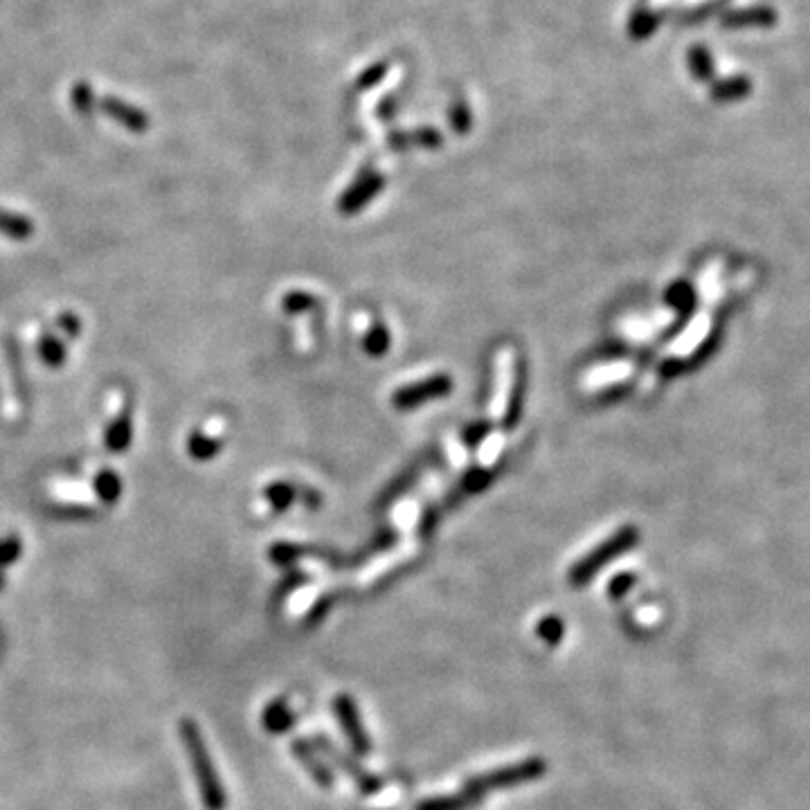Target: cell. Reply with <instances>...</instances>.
<instances>
[{"label":"cell","instance_id":"1","mask_svg":"<svg viewBox=\"0 0 810 810\" xmlns=\"http://www.w3.org/2000/svg\"><path fill=\"white\" fill-rule=\"evenodd\" d=\"M543 770H545V763L534 759V761H527V763L511 765V768H507V770L482 774V777L468 781L466 788L459 792V795H455V797H435V799L421 801V804L417 806V810H466V808H471L473 804H477V801H480L491 788L516 786V783H520V781H529V779L540 777Z\"/></svg>","mask_w":810,"mask_h":810},{"label":"cell","instance_id":"2","mask_svg":"<svg viewBox=\"0 0 810 810\" xmlns=\"http://www.w3.org/2000/svg\"><path fill=\"white\" fill-rule=\"evenodd\" d=\"M178 734L187 750L189 763H192L205 810H225V806H228V797H225V788L219 779V772H216L212 763V756L205 745L201 727H198L196 720L183 718L178 723Z\"/></svg>","mask_w":810,"mask_h":810},{"label":"cell","instance_id":"3","mask_svg":"<svg viewBox=\"0 0 810 810\" xmlns=\"http://www.w3.org/2000/svg\"><path fill=\"white\" fill-rule=\"evenodd\" d=\"M633 538H635V531L633 529H624V531H619V534L615 536V538H610L606 545H601L599 549H594V552H590L588 556L583 558V561L574 567V570L570 572V581L574 583V585H583L585 581L590 579V576L599 570V567L606 563V561H610L612 556L615 554H619V552H624V549L628 547V545H633Z\"/></svg>","mask_w":810,"mask_h":810},{"label":"cell","instance_id":"4","mask_svg":"<svg viewBox=\"0 0 810 810\" xmlns=\"http://www.w3.org/2000/svg\"><path fill=\"white\" fill-rule=\"evenodd\" d=\"M333 711H336L340 727L345 729L351 747H354L358 754H367L369 738L365 734L363 723H360V718H358V709L354 705V700H351L349 696H338L336 702H333Z\"/></svg>","mask_w":810,"mask_h":810},{"label":"cell","instance_id":"5","mask_svg":"<svg viewBox=\"0 0 810 810\" xmlns=\"http://www.w3.org/2000/svg\"><path fill=\"white\" fill-rule=\"evenodd\" d=\"M133 444V412L129 405H124L120 414L108 423L104 432V446L108 453L122 455Z\"/></svg>","mask_w":810,"mask_h":810},{"label":"cell","instance_id":"6","mask_svg":"<svg viewBox=\"0 0 810 810\" xmlns=\"http://www.w3.org/2000/svg\"><path fill=\"white\" fill-rule=\"evenodd\" d=\"M723 23L727 27H772L777 23V12L770 7H747L741 12H729Z\"/></svg>","mask_w":810,"mask_h":810},{"label":"cell","instance_id":"7","mask_svg":"<svg viewBox=\"0 0 810 810\" xmlns=\"http://www.w3.org/2000/svg\"><path fill=\"white\" fill-rule=\"evenodd\" d=\"M291 750H293V754L297 756V761H300L306 770L311 772V777L320 783V786H331L333 783V779H331V774H329V770H327V765H322L320 763V759H318V754L313 752V747L306 743V741H302V738H297V741H293V745H291Z\"/></svg>","mask_w":810,"mask_h":810},{"label":"cell","instance_id":"8","mask_svg":"<svg viewBox=\"0 0 810 810\" xmlns=\"http://www.w3.org/2000/svg\"><path fill=\"white\" fill-rule=\"evenodd\" d=\"M223 441L216 437H207L203 430H192L187 437V453L196 462H210L216 455L221 453Z\"/></svg>","mask_w":810,"mask_h":810},{"label":"cell","instance_id":"9","mask_svg":"<svg viewBox=\"0 0 810 810\" xmlns=\"http://www.w3.org/2000/svg\"><path fill=\"white\" fill-rule=\"evenodd\" d=\"M36 349H39V356L43 360L45 367L50 369H59L66 365V358H68V351L66 345H63L59 336H54L52 331H43L39 342H36Z\"/></svg>","mask_w":810,"mask_h":810},{"label":"cell","instance_id":"10","mask_svg":"<svg viewBox=\"0 0 810 810\" xmlns=\"http://www.w3.org/2000/svg\"><path fill=\"white\" fill-rule=\"evenodd\" d=\"M0 234L12 241H27L34 234V223L25 214L0 210Z\"/></svg>","mask_w":810,"mask_h":810},{"label":"cell","instance_id":"11","mask_svg":"<svg viewBox=\"0 0 810 810\" xmlns=\"http://www.w3.org/2000/svg\"><path fill=\"white\" fill-rule=\"evenodd\" d=\"M295 723V714L286 700H275L264 709V727L273 734H284Z\"/></svg>","mask_w":810,"mask_h":810},{"label":"cell","instance_id":"12","mask_svg":"<svg viewBox=\"0 0 810 810\" xmlns=\"http://www.w3.org/2000/svg\"><path fill=\"white\" fill-rule=\"evenodd\" d=\"M448 390V381L444 378H435V381H428V383H417V385H410L401 390L399 394L394 396V403L399 405H412V403H419L423 399H428L430 394H441Z\"/></svg>","mask_w":810,"mask_h":810},{"label":"cell","instance_id":"13","mask_svg":"<svg viewBox=\"0 0 810 810\" xmlns=\"http://www.w3.org/2000/svg\"><path fill=\"white\" fill-rule=\"evenodd\" d=\"M93 489H95L97 498L102 500L104 504H115L117 500L122 498V480H120V475H117L115 471H111V468H104V471H99V473L95 475Z\"/></svg>","mask_w":810,"mask_h":810},{"label":"cell","instance_id":"14","mask_svg":"<svg viewBox=\"0 0 810 810\" xmlns=\"http://www.w3.org/2000/svg\"><path fill=\"white\" fill-rule=\"evenodd\" d=\"M752 93V81L747 77H732L716 84L714 97L723 99V102H734V99H743Z\"/></svg>","mask_w":810,"mask_h":810},{"label":"cell","instance_id":"15","mask_svg":"<svg viewBox=\"0 0 810 810\" xmlns=\"http://www.w3.org/2000/svg\"><path fill=\"white\" fill-rule=\"evenodd\" d=\"M23 554V540L21 536H7L0 540V570H7L14 565Z\"/></svg>","mask_w":810,"mask_h":810},{"label":"cell","instance_id":"16","mask_svg":"<svg viewBox=\"0 0 810 810\" xmlns=\"http://www.w3.org/2000/svg\"><path fill=\"white\" fill-rule=\"evenodd\" d=\"M266 498H268V502L273 504V507H275L277 511L291 507V500H293L291 484H284V482L270 484L268 489H266Z\"/></svg>","mask_w":810,"mask_h":810},{"label":"cell","instance_id":"17","mask_svg":"<svg viewBox=\"0 0 810 810\" xmlns=\"http://www.w3.org/2000/svg\"><path fill=\"white\" fill-rule=\"evenodd\" d=\"M57 329L66 336L68 340H75L81 336V318L72 311H63L57 318Z\"/></svg>","mask_w":810,"mask_h":810},{"label":"cell","instance_id":"18","mask_svg":"<svg viewBox=\"0 0 810 810\" xmlns=\"http://www.w3.org/2000/svg\"><path fill=\"white\" fill-rule=\"evenodd\" d=\"M691 68L696 72L698 79H709L711 77V57L707 50L696 48L691 52Z\"/></svg>","mask_w":810,"mask_h":810},{"label":"cell","instance_id":"19","mask_svg":"<svg viewBox=\"0 0 810 810\" xmlns=\"http://www.w3.org/2000/svg\"><path fill=\"white\" fill-rule=\"evenodd\" d=\"M669 302L678 309H689L693 306V291L687 284H675L669 291Z\"/></svg>","mask_w":810,"mask_h":810},{"label":"cell","instance_id":"20","mask_svg":"<svg viewBox=\"0 0 810 810\" xmlns=\"http://www.w3.org/2000/svg\"><path fill=\"white\" fill-rule=\"evenodd\" d=\"M538 635L543 637L545 642L556 644L558 639H561V635H563L561 621H558V619H547V621H543V624L538 626Z\"/></svg>","mask_w":810,"mask_h":810},{"label":"cell","instance_id":"21","mask_svg":"<svg viewBox=\"0 0 810 810\" xmlns=\"http://www.w3.org/2000/svg\"><path fill=\"white\" fill-rule=\"evenodd\" d=\"M54 513L61 518H86V516H93V509H88V507H84V504H77V502H72V504L68 502V504H63V507L54 509Z\"/></svg>","mask_w":810,"mask_h":810},{"label":"cell","instance_id":"22","mask_svg":"<svg viewBox=\"0 0 810 810\" xmlns=\"http://www.w3.org/2000/svg\"><path fill=\"white\" fill-rule=\"evenodd\" d=\"M5 588V570H0V590Z\"/></svg>","mask_w":810,"mask_h":810}]
</instances>
